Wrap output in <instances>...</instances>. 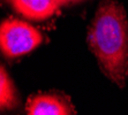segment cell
Returning a JSON list of instances; mask_svg holds the SVG:
<instances>
[{
  "label": "cell",
  "mask_w": 128,
  "mask_h": 115,
  "mask_svg": "<svg viewBox=\"0 0 128 115\" xmlns=\"http://www.w3.org/2000/svg\"><path fill=\"white\" fill-rule=\"evenodd\" d=\"M26 112L29 115H70L76 114L70 98L61 92L37 93L28 99Z\"/></svg>",
  "instance_id": "obj_3"
},
{
  "label": "cell",
  "mask_w": 128,
  "mask_h": 115,
  "mask_svg": "<svg viewBox=\"0 0 128 115\" xmlns=\"http://www.w3.org/2000/svg\"><path fill=\"white\" fill-rule=\"evenodd\" d=\"M86 41L103 74L124 88L128 78V18L119 1L99 2Z\"/></svg>",
  "instance_id": "obj_1"
},
{
  "label": "cell",
  "mask_w": 128,
  "mask_h": 115,
  "mask_svg": "<svg viewBox=\"0 0 128 115\" xmlns=\"http://www.w3.org/2000/svg\"><path fill=\"white\" fill-rule=\"evenodd\" d=\"M44 40V36L31 24L16 18H6L0 28V45L5 56L20 58L35 50Z\"/></svg>",
  "instance_id": "obj_2"
},
{
  "label": "cell",
  "mask_w": 128,
  "mask_h": 115,
  "mask_svg": "<svg viewBox=\"0 0 128 115\" xmlns=\"http://www.w3.org/2000/svg\"><path fill=\"white\" fill-rule=\"evenodd\" d=\"M16 13L30 21H44L52 17L62 5L60 0H6Z\"/></svg>",
  "instance_id": "obj_4"
},
{
  "label": "cell",
  "mask_w": 128,
  "mask_h": 115,
  "mask_svg": "<svg viewBox=\"0 0 128 115\" xmlns=\"http://www.w3.org/2000/svg\"><path fill=\"white\" fill-rule=\"evenodd\" d=\"M21 104L18 89L9 77L5 67L0 69V108L1 111H13Z\"/></svg>",
  "instance_id": "obj_5"
},
{
  "label": "cell",
  "mask_w": 128,
  "mask_h": 115,
  "mask_svg": "<svg viewBox=\"0 0 128 115\" xmlns=\"http://www.w3.org/2000/svg\"><path fill=\"white\" fill-rule=\"evenodd\" d=\"M84 0H60V2L62 6H69V5H75V3L82 2Z\"/></svg>",
  "instance_id": "obj_6"
}]
</instances>
